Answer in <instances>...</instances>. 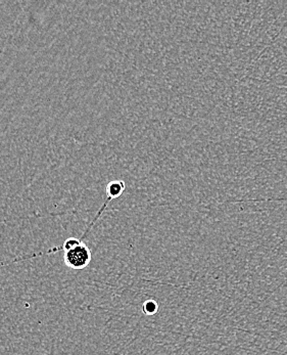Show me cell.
I'll list each match as a JSON object with an SVG mask.
<instances>
[{
    "label": "cell",
    "instance_id": "6da1fadb",
    "mask_svg": "<svg viewBox=\"0 0 287 355\" xmlns=\"http://www.w3.org/2000/svg\"><path fill=\"white\" fill-rule=\"evenodd\" d=\"M64 251V260L66 266L74 270H82L89 266L92 259L91 251L82 239L71 238L66 240L63 246L55 247L49 249L48 251L42 253L33 254V255L26 256V257L18 258L12 262L22 261V260L31 259V258L39 257V256L47 255V254L55 253V252Z\"/></svg>",
    "mask_w": 287,
    "mask_h": 355
},
{
    "label": "cell",
    "instance_id": "7a4b0ae2",
    "mask_svg": "<svg viewBox=\"0 0 287 355\" xmlns=\"http://www.w3.org/2000/svg\"><path fill=\"white\" fill-rule=\"evenodd\" d=\"M125 182L122 180H113L107 187V195L111 199H117L125 191Z\"/></svg>",
    "mask_w": 287,
    "mask_h": 355
},
{
    "label": "cell",
    "instance_id": "3957f363",
    "mask_svg": "<svg viewBox=\"0 0 287 355\" xmlns=\"http://www.w3.org/2000/svg\"><path fill=\"white\" fill-rule=\"evenodd\" d=\"M158 303L155 300H147L143 303L142 311L147 315H154L158 313Z\"/></svg>",
    "mask_w": 287,
    "mask_h": 355
}]
</instances>
